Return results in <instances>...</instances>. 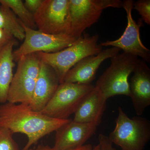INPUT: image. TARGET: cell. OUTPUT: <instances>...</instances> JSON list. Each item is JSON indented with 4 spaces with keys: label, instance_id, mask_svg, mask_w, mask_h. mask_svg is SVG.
<instances>
[{
    "label": "cell",
    "instance_id": "obj_1",
    "mask_svg": "<svg viewBox=\"0 0 150 150\" xmlns=\"http://www.w3.org/2000/svg\"><path fill=\"white\" fill-rule=\"evenodd\" d=\"M70 120L51 118L33 110L26 103L7 102L0 105V127L8 128L13 134L27 136L28 141L23 150H29L40 139Z\"/></svg>",
    "mask_w": 150,
    "mask_h": 150
},
{
    "label": "cell",
    "instance_id": "obj_2",
    "mask_svg": "<svg viewBox=\"0 0 150 150\" xmlns=\"http://www.w3.org/2000/svg\"><path fill=\"white\" fill-rule=\"evenodd\" d=\"M99 38L98 34L90 35L84 33L71 46L62 51L52 53H36L41 62L54 70L61 84L64 82L67 73L80 61L102 51V46L98 43Z\"/></svg>",
    "mask_w": 150,
    "mask_h": 150
},
{
    "label": "cell",
    "instance_id": "obj_3",
    "mask_svg": "<svg viewBox=\"0 0 150 150\" xmlns=\"http://www.w3.org/2000/svg\"><path fill=\"white\" fill-rule=\"evenodd\" d=\"M108 137L121 150H144L150 139V121L141 116L129 118L119 106L115 128Z\"/></svg>",
    "mask_w": 150,
    "mask_h": 150
},
{
    "label": "cell",
    "instance_id": "obj_4",
    "mask_svg": "<svg viewBox=\"0 0 150 150\" xmlns=\"http://www.w3.org/2000/svg\"><path fill=\"white\" fill-rule=\"evenodd\" d=\"M138 60L137 56L126 52L114 56L95 86L107 99L115 96H129V77L134 72Z\"/></svg>",
    "mask_w": 150,
    "mask_h": 150
},
{
    "label": "cell",
    "instance_id": "obj_5",
    "mask_svg": "<svg viewBox=\"0 0 150 150\" xmlns=\"http://www.w3.org/2000/svg\"><path fill=\"white\" fill-rule=\"evenodd\" d=\"M8 93L7 102L30 104L40 71L41 61L36 53L18 59Z\"/></svg>",
    "mask_w": 150,
    "mask_h": 150
},
{
    "label": "cell",
    "instance_id": "obj_6",
    "mask_svg": "<svg viewBox=\"0 0 150 150\" xmlns=\"http://www.w3.org/2000/svg\"><path fill=\"white\" fill-rule=\"evenodd\" d=\"M123 8L121 0H69V28L68 34L76 38L98 21L108 8Z\"/></svg>",
    "mask_w": 150,
    "mask_h": 150
},
{
    "label": "cell",
    "instance_id": "obj_7",
    "mask_svg": "<svg viewBox=\"0 0 150 150\" xmlns=\"http://www.w3.org/2000/svg\"><path fill=\"white\" fill-rule=\"evenodd\" d=\"M94 87L92 84L62 83L41 112L51 118L68 119Z\"/></svg>",
    "mask_w": 150,
    "mask_h": 150
},
{
    "label": "cell",
    "instance_id": "obj_8",
    "mask_svg": "<svg viewBox=\"0 0 150 150\" xmlns=\"http://www.w3.org/2000/svg\"><path fill=\"white\" fill-rule=\"evenodd\" d=\"M21 23L24 29L25 37L23 43L13 53L14 61H18L22 56L38 52H58L71 46L77 40L66 33L48 34L31 29Z\"/></svg>",
    "mask_w": 150,
    "mask_h": 150
},
{
    "label": "cell",
    "instance_id": "obj_9",
    "mask_svg": "<svg viewBox=\"0 0 150 150\" xmlns=\"http://www.w3.org/2000/svg\"><path fill=\"white\" fill-rule=\"evenodd\" d=\"M34 17L39 31L48 34H68L69 0H43Z\"/></svg>",
    "mask_w": 150,
    "mask_h": 150
},
{
    "label": "cell",
    "instance_id": "obj_10",
    "mask_svg": "<svg viewBox=\"0 0 150 150\" xmlns=\"http://www.w3.org/2000/svg\"><path fill=\"white\" fill-rule=\"evenodd\" d=\"M134 1H123V8L127 14V25L121 37L116 40H107L100 43L103 46H111L122 50L123 52L139 57L146 62L150 63V50L142 43L140 38V29L142 22L137 23L132 16Z\"/></svg>",
    "mask_w": 150,
    "mask_h": 150
},
{
    "label": "cell",
    "instance_id": "obj_11",
    "mask_svg": "<svg viewBox=\"0 0 150 150\" xmlns=\"http://www.w3.org/2000/svg\"><path fill=\"white\" fill-rule=\"evenodd\" d=\"M96 124L78 123L71 120L55 132V150H72L85 145L96 134Z\"/></svg>",
    "mask_w": 150,
    "mask_h": 150
},
{
    "label": "cell",
    "instance_id": "obj_12",
    "mask_svg": "<svg viewBox=\"0 0 150 150\" xmlns=\"http://www.w3.org/2000/svg\"><path fill=\"white\" fill-rule=\"evenodd\" d=\"M121 51L119 48L112 47L103 49L96 55L85 57L69 71L64 82L91 84L102 63L105 60L116 56Z\"/></svg>",
    "mask_w": 150,
    "mask_h": 150
},
{
    "label": "cell",
    "instance_id": "obj_13",
    "mask_svg": "<svg viewBox=\"0 0 150 150\" xmlns=\"http://www.w3.org/2000/svg\"><path fill=\"white\" fill-rule=\"evenodd\" d=\"M129 83L131 101L137 116H141L150 105V69L146 62L138 59Z\"/></svg>",
    "mask_w": 150,
    "mask_h": 150
},
{
    "label": "cell",
    "instance_id": "obj_14",
    "mask_svg": "<svg viewBox=\"0 0 150 150\" xmlns=\"http://www.w3.org/2000/svg\"><path fill=\"white\" fill-rule=\"evenodd\" d=\"M60 82L54 70L41 62L40 71L35 83L29 106L41 112L53 96Z\"/></svg>",
    "mask_w": 150,
    "mask_h": 150
},
{
    "label": "cell",
    "instance_id": "obj_15",
    "mask_svg": "<svg viewBox=\"0 0 150 150\" xmlns=\"http://www.w3.org/2000/svg\"><path fill=\"white\" fill-rule=\"evenodd\" d=\"M107 100L102 92L95 86L75 112L73 121L78 123H95L99 126L106 108Z\"/></svg>",
    "mask_w": 150,
    "mask_h": 150
},
{
    "label": "cell",
    "instance_id": "obj_16",
    "mask_svg": "<svg viewBox=\"0 0 150 150\" xmlns=\"http://www.w3.org/2000/svg\"><path fill=\"white\" fill-rule=\"evenodd\" d=\"M15 39L0 48V103L7 102L8 93L13 77L15 66L13 48L16 45Z\"/></svg>",
    "mask_w": 150,
    "mask_h": 150
},
{
    "label": "cell",
    "instance_id": "obj_17",
    "mask_svg": "<svg viewBox=\"0 0 150 150\" xmlns=\"http://www.w3.org/2000/svg\"><path fill=\"white\" fill-rule=\"evenodd\" d=\"M0 28L7 31L14 38L24 39L25 33L20 21L10 8L2 5L0 6Z\"/></svg>",
    "mask_w": 150,
    "mask_h": 150
},
{
    "label": "cell",
    "instance_id": "obj_18",
    "mask_svg": "<svg viewBox=\"0 0 150 150\" xmlns=\"http://www.w3.org/2000/svg\"><path fill=\"white\" fill-rule=\"evenodd\" d=\"M1 5L6 6L17 16L19 20L25 26L35 30L36 25L34 20V14L25 6L21 0H0Z\"/></svg>",
    "mask_w": 150,
    "mask_h": 150
},
{
    "label": "cell",
    "instance_id": "obj_19",
    "mask_svg": "<svg viewBox=\"0 0 150 150\" xmlns=\"http://www.w3.org/2000/svg\"><path fill=\"white\" fill-rule=\"evenodd\" d=\"M13 134L8 128L0 127V150H19L13 137Z\"/></svg>",
    "mask_w": 150,
    "mask_h": 150
},
{
    "label": "cell",
    "instance_id": "obj_20",
    "mask_svg": "<svg viewBox=\"0 0 150 150\" xmlns=\"http://www.w3.org/2000/svg\"><path fill=\"white\" fill-rule=\"evenodd\" d=\"M133 9L136 10L146 23L150 25V0H139L134 3Z\"/></svg>",
    "mask_w": 150,
    "mask_h": 150
},
{
    "label": "cell",
    "instance_id": "obj_21",
    "mask_svg": "<svg viewBox=\"0 0 150 150\" xmlns=\"http://www.w3.org/2000/svg\"><path fill=\"white\" fill-rule=\"evenodd\" d=\"M99 150H116L112 146V144L108 136L103 134H100L98 137Z\"/></svg>",
    "mask_w": 150,
    "mask_h": 150
},
{
    "label": "cell",
    "instance_id": "obj_22",
    "mask_svg": "<svg viewBox=\"0 0 150 150\" xmlns=\"http://www.w3.org/2000/svg\"><path fill=\"white\" fill-rule=\"evenodd\" d=\"M43 0H26L24 3L25 6L34 14L41 6Z\"/></svg>",
    "mask_w": 150,
    "mask_h": 150
},
{
    "label": "cell",
    "instance_id": "obj_23",
    "mask_svg": "<svg viewBox=\"0 0 150 150\" xmlns=\"http://www.w3.org/2000/svg\"><path fill=\"white\" fill-rule=\"evenodd\" d=\"M14 39V38L10 33L0 28V48Z\"/></svg>",
    "mask_w": 150,
    "mask_h": 150
},
{
    "label": "cell",
    "instance_id": "obj_24",
    "mask_svg": "<svg viewBox=\"0 0 150 150\" xmlns=\"http://www.w3.org/2000/svg\"><path fill=\"white\" fill-rule=\"evenodd\" d=\"M93 147L90 144L84 145L81 147L72 150H93ZM35 150H55L52 147L47 145H39Z\"/></svg>",
    "mask_w": 150,
    "mask_h": 150
},
{
    "label": "cell",
    "instance_id": "obj_25",
    "mask_svg": "<svg viewBox=\"0 0 150 150\" xmlns=\"http://www.w3.org/2000/svg\"><path fill=\"white\" fill-rule=\"evenodd\" d=\"M93 150H99V145L98 144L93 146Z\"/></svg>",
    "mask_w": 150,
    "mask_h": 150
},
{
    "label": "cell",
    "instance_id": "obj_26",
    "mask_svg": "<svg viewBox=\"0 0 150 150\" xmlns=\"http://www.w3.org/2000/svg\"><path fill=\"white\" fill-rule=\"evenodd\" d=\"M28 150H34V149H29Z\"/></svg>",
    "mask_w": 150,
    "mask_h": 150
}]
</instances>
